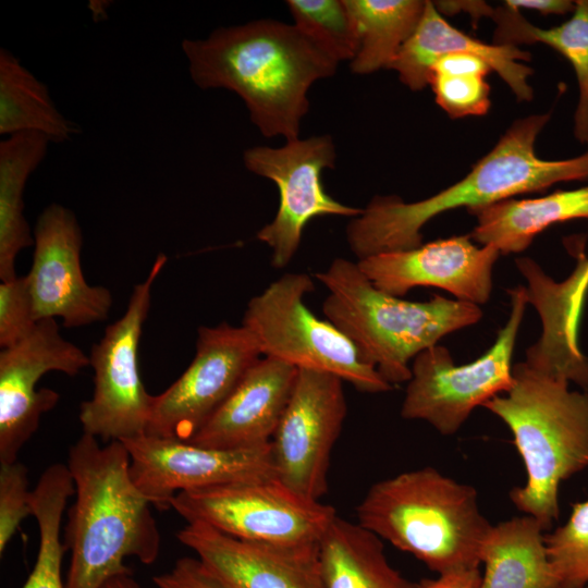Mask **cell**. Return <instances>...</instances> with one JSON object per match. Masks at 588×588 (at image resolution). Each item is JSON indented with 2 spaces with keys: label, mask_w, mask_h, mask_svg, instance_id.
Masks as SVG:
<instances>
[{
  "label": "cell",
  "mask_w": 588,
  "mask_h": 588,
  "mask_svg": "<svg viewBox=\"0 0 588 588\" xmlns=\"http://www.w3.org/2000/svg\"><path fill=\"white\" fill-rule=\"evenodd\" d=\"M182 50L198 87L234 91L265 137L286 142L298 138L310 86L339 64L294 24L273 20L220 27L183 40Z\"/></svg>",
  "instance_id": "1"
},
{
  "label": "cell",
  "mask_w": 588,
  "mask_h": 588,
  "mask_svg": "<svg viewBox=\"0 0 588 588\" xmlns=\"http://www.w3.org/2000/svg\"><path fill=\"white\" fill-rule=\"evenodd\" d=\"M550 113L517 119L495 146L457 183L415 203L397 196H376L346 228L358 260L422 244L421 228L436 216L460 207L474 208L541 192L549 186L588 177V150L565 160H544L535 151Z\"/></svg>",
  "instance_id": "2"
},
{
  "label": "cell",
  "mask_w": 588,
  "mask_h": 588,
  "mask_svg": "<svg viewBox=\"0 0 588 588\" xmlns=\"http://www.w3.org/2000/svg\"><path fill=\"white\" fill-rule=\"evenodd\" d=\"M68 467L75 487L64 543L71 552L66 588H101L132 571L126 558L146 565L159 556L161 535L151 503L131 475V456L122 441L105 445L84 433L70 448Z\"/></svg>",
  "instance_id": "3"
},
{
  "label": "cell",
  "mask_w": 588,
  "mask_h": 588,
  "mask_svg": "<svg viewBox=\"0 0 588 588\" xmlns=\"http://www.w3.org/2000/svg\"><path fill=\"white\" fill-rule=\"evenodd\" d=\"M356 515L360 526L413 554L438 575L479 567L492 527L473 486L429 466L373 483Z\"/></svg>",
  "instance_id": "4"
},
{
  "label": "cell",
  "mask_w": 588,
  "mask_h": 588,
  "mask_svg": "<svg viewBox=\"0 0 588 588\" xmlns=\"http://www.w3.org/2000/svg\"><path fill=\"white\" fill-rule=\"evenodd\" d=\"M513 433L527 480L510 499L548 530L560 515L563 480L588 467V392L572 391L568 381L513 365V385L486 402Z\"/></svg>",
  "instance_id": "5"
},
{
  "label": "cell",
  "mask_w": 588,
  "mask_h": 588,
  "mask_svg": "<svg viewBox=\"0 0 588 588\" xmlns=\"http://www.w3.org/2000/svg\"><path fill=\"white\" fill-rule=\"evenodd\" d=\"M329 291L322 311L392 387L408 382L409 360L443 336L477 323L479 305L434 295L403 301L377 289L357 262L335 258L316 274Z\"/></svg>",
  "instance_id": "6"
},
{
  "label": "cell",
  "mask_w": 588,
  "mask_h": 588,
  "mask_svg": "<svg viewBox=\"0 0 588 588\" xmlns=\"http://www.w3.org/2000/svg\"><path fill=\"white\" fill-rule=\"evenodd\" d=\"M314 290L307 273H285L249 299L242 326L260 353L297 369L333 373L362 392L392 390L343 332L308 309L305 296Z\"/></svg>",
  "instance_id": "7"
},
{
  "label": "cell",
  "mask_w": 588,
  "mask_h": 588,
  "mask_svg": "<svg viewBox=\"0 0 588 588\" xmlns=\"http://www.w3.org/2000/svg\"><path fill=\"white\" fill-rule=\"evenodd\" d=\"M509 294V319L479 358L455 365L449 350L437 344L413 359L401 407L403 418L425 420L441 434L453 436L477 406L511 389L512 357L528 301L525 286Z\"/></svg>",
  "instance_id": "8"
},
{
  "label": "cell",
  "mask_w": 588,
  "mask_h": 588,
  "mask_svg": "<svg viewBox=\"0 0 588 588\" xmlns=\"http://www.w3.org/2000/svg\"><path fill=\"white\" fill-rule=\"evenodd\" d=\"M187 523H203L234 538L280 546L320 542L334 507L306 499L277 478L176 493L170 501Z\"/></svg>",
  "instance_id": "9"
},
{
  "label": "cell",
  "mask_w": 588,
  "mask_h": 588,
  "mask_svg": "<svg viewBox=\"0 0 588 588\" xmlns=\"http://www.w3.org/2000/svg\"><path fill=\"white\" fill-rule=\"evenodd\" d=\"M166 262L167 256L158 255L146 279L134 285L124 315L90 348L94 392L81 404L78 417L83 432L98 440L125 441L146 433L154 395L139 376L138 346L152 285Z\"/></svg>",
  "instance_id": "10"
},
{
  "label": "cell",
  "mask_w": 588,
  "mask_h": 588,
  "mask_svg": "<svg viewBox=\"0 0 588 588\" xmlns=\"http://www.w3.org/2000/svg\"><path fill=\"white\" fill-rule=\"evenodd\" d=\"M335 147L329 135L287 142L280 148L257 146L244 152L248 171L273 181L279 189L274 219L257 238L271 248V265L282 269L295 256L306 224L315 217H357L363 209L333 199L322 185L326 168H334Z\"/></svg>",
  "instance_id": "11"
},
{
  "label": "cell",
  "mask_w": 588,
  "mask_h": 588,
  "mask_svg": "<svg viewBox=\"0 0 588 588\" xmlns=\"http://www.w3.org/2000/svg\"><path fill=\"white\" fill-rule=\"evenodd\" d=\"M343 382L330 372L298 369L270 441L275 478L309 500L320 501L328 491L331 453L347 412Z\"/></svg>",
  "instance_id": "12"
},
{
  "label": "cell",
  "mask_w": 588,
  "mask_h": 588,
  "mask_svg": "<svg viewBox=\"0 0 588 588\" xmlns=\"http://www.w3.org/2000/svg\"><path fill=\"white\" fill-rule=\"evenodd\" d=\"M252 334L222 322L200 327L187 369L152 396L147 434L187 441L223 404L249 367L260 358Z\"/></svg>",
  "instance_id": "13"
},
{
  "label": "cell",
  "mask_w": 588,
  "mask_h": 588,
  "mask_svg": "<svg viewBox=\"0 0 588 588\" xmlns=\"http://www.w3.org/2000/svg\"><path fill=\"white\" fill-rule=\"evenodd\" d=\"M122 442L136 487L160 511L182 491L275 478L270 443L221 450L147 433Z\"/></svg>",
  "instance_id": "14"
},
{
  "label": "cell",
  "mask_w": 588,
  "mask_h": 588,
  "mask_svg": "<svg viewBox=\"0 0 588 588\" xmlns=\"http://www.w3.org/2000/svg\"><path fill=\"white\" fill-rule=\"evenodd\" d=\"M88 356L62 338L57 320L38 321L34 330L0 353V464L17 461L39 426L40 417L59 401V393L36 383L47 372L77 375Z\"/></svg>",
  "instance_id": "15"
},
{
  "label": "cell",
  "mask_w": 588,
  "mask_h": 588,
  "mask_svg": "<svg viewBox=\"0 0 588 588\" xmlns=\"http://www.w3.org/2000/svg\"><path fill=\"white\" fill-rule=\"evenodd\" d=\"M34 255L26 274L37 321L61 318L65 328L107 319L112 295L89 285L81 267L83 234L76 216L60 204L47 206L34 229Z\"/></svg>",
  "instance_id": "16"
},
{
  "label": "cell",
  "mask_w": 588,
  "mask_h": 588,
  "mask_svg": "<svg viewBox=\"0 0 588 588\" xmlns=\"http://www.w3.org/2000/svg\"><path fill=\"white\" fill-rule=\"evenodd\" d=\"M499 256L495 247H478L469 235H462L376 254L357 265L377 289L396 297L416 286H433L480 305L490 298Z\"/></svg>",
  "instance_id": "17"
},
{
  "label": "cell",
  "mask_w": 588,
  "mask_h": 588,
  "mask_svg": "<svg viewBox=\"0 0 588 588\" xmlns=\"http://www.w3.org/2000/svg\"><path fill=\"white\" fill-rule=\"evenodd\" d=\"M181 543L234 588H324L319 543L280 546L245 541L203 523H187Z\"/></svg>",
  "instance_id": "18"
},
{
  "label": "cell",
  "mask_w": 588,
  "mask_h": 588,
  "mask_svg": "<svg viewBox=\"0 0 588 588\" xmlns=\"http://www.w3.org/2000/svg\"><path fill=\"white\" fill-rule=\"evenodd\" d=\"M527 282L526 295L537 310L542 332L526 351L525 363L534 370L573 381L588 392V357L578 346V328L588 292V258L561 282L547 275L528 257L515 260Z\"/></svg>",
  "instance_id": "19"
},
{
  "label": "cell",
  "mask_w": 588,
  "mask_h": 588,
  "mask_svg": "<svg viewBox=\"0 0 588 588\" xmlns=\"http://www.w3.org/2000/svg\"><path fill=\"white\" fill-rule=\"evenodd\" d=\"M298 369L278 358L257 359L223 404L187 441L232 450L270 443L293 392Z\"/></svg>",
  "instance_id": "20"
},
{
  "label": "cell",
  "mask_w": 588,
  "mask_h": 588,
  "mask_svg": "<svg viewBox=\"0 0 588 588\" xmlns=\"http://www.w3.org/2000/svg\"><path fill=\"white\" fill-rule=\"evenodd\" d=\"M467 51L478 54L509 85L519 101L532 99L528 77L532 70L522 61L530 53L517 46L486 44L449 24L432 1L427 0L422 16L389 69L397 72L401 82L413 91L429 85L430 70L442 56Z\"/></svg>",
  "instance_id": "21"
},
{
  "label": "cell",
  "mask_w": 588,
  "mask_h": 588,
  "mask_svg": "<svg viewBox=\"0 0 588 588\" xmlns=\"http://www.w3.org/2000/svg\"><path fill=\"white\" fill-rule=\"evenodd\" d=\"M467 211L477 220L468 234L471 241L493 246L500 254L522 253L548 226L588 219V186L538 198L504 199Z\"/></svg>",
  "instance_id": "22"
},
{
  "label": "cell",
  "mask_w": 588,
  "mask_h": 588,
  "mask_svg": "<svg viewBox=\"0 0 588 588\" xmlns=\"http://www.w3.org/2000/svg\"><path fill=\"white\" fill-rule=\"evenodd\" d=\"M544 530L526 514L492 525L481 549L479 588H563L548 556Z\"/></svg>",
  "instance_id": "23"
},
{
  "label": "cell",
  "mask_w": 588,
  "mask_h": 588,
  "mask_svg": "<svg viewBox=\"0 0 588 588\" xmlns=\"http://www.w3.org/2000/svg\"><path fill=\"white\" fill-rule=\"evenodd\" d=\"M324 588H417L388 561L381 539L335 516L319 542Z\"/></svg>",
  "instance_id": "24"
},
{
  "label": "cell",
  "mask_w": 588,
  "mask_h": 588,
  "mask_svg": "<svg viewBox=\"0 0 588 588\" xmlns=\"http://www.w3.org/2000/svg\"><path fill=\"white\" fill-rule=\"evenodd\" d=\"M51 142L36 133H20L0 143V279L16 275L15 259L34 245L24 216V191L30 174L47 155Z\"/></svg>",
  "instance_id": "25"
},
{
  "label": "cell",
  "mask_w": 588,
  "mask_h": 588,
  "mask_svg": "<svg viewBox=\"0 0 588 588\" xmlns=\"http://www.w3.org/2000/svg\"><path fill=\"white\" fill-rule=\"evenodd\" d=\"M79 132V126L56 107L47 85L1 48L0 134L36 133L51 143H63Z\"/></svg>",
  "instance_id": "26"
},
{
  "label": "cell",
  "mask_w": 588,
  "mask_h": 588,
  "mask_svg": "<svg viewBox=\"0 0 588 588\" xmlns=\"http://www.w3.org/2000/svg\"><path fill=\"white\" fill-rule=\"evenodd\" d=\"M572 16L552 28L530 24L520 11L501 7L492 11L497 23L494 44L517 46L541 42L563 54L572 64L579 87L574 114V135L588 145V0L575 1Z\"/></svg>",
  "instance_id": "27"
},
{
  "label": "cell",
  "mask_w": 588,
  "mask_h": 588,
  "mask_svg": "<svg viewBox=\"0 0 588 588\" xmlns=\"http://www.w3.org/2000/svg\"><path fill=\"white\" fill-rule=\"evenodd\" d=\"M356 27L358 50L351 61L355 74L391 65L416 29L426 5L420 0H344Z\"/></svg>",
  "instance_id": "28"
},
{
  "label": "cell",
  "mask_w": 588,
  "mask_h": 588,
  "mask_svg": "<svg viewBox=\"0 0 588 588\" xmlns=\"http://www.w3.org/2000/svg\"><path fill=\"white\" fill-rule=\"evenodd\" d=\"M294 25L338 63L352 61L358 36L344 0H289Z\"/></svg>",
  "instance_id": "29"
},
{
  "label": "cell",
  "mask_w": 588,
  "mask_h": 588,
  "mask_svg": "<svg viewBox=\"0 0 588 588\" xmlns=\"http://www.w3.org/2000/svg\"><path fill=\"white\" fill-rule=\"evenodd\" d=\"M549 560L563 588L588 583V499L572 505L567 522L544 536Z\"/></svg>",
  "instance_id": "30"
},
{
  "label": "cell",
  "mask_w": 588,
  "mask_h": 588,
  "mask_svg": "<svg viewBox=\"0 0 588 588\" xmlns=\"http://www.w3.org/2000/svg\"><path fill=\"white\" fill-rule=\"evenodd\" d=\"M429 85L436 102L452 119L483 115L490 108V86L478 74L431 73Z\"/></svg>",
  "instance_id": "31"
},
{
  "label": "cell",
  "mask_w": 588,
  "mask_h": 588,
  "mask_svg": "<svg viewBox=\"0 0 588 588\" xmlns=\"http://www.w3.org/2000/svg\"><path fill=\"white\" fill-rule=\"evenodd\" d=\"M34 304L26 275L0 284V346L10 347L36 327Z\"/></svg>",
  "instance_id": "32"
},
{
  "label": "cell",
  "mask_w": 588,
  "mask_h": 588,
  "mask_svg": "<svg viewBox=\"0 0 588 588\" xmlns=\"http://www.w3.org/2000/svg\"><path fill=\"white\" fill-rule=\"evenodd\" d=\"M29 498L26 466L19 461L0 464V554L21 522L32 515Z\"/></svg>",
  "instance_id": "33"
},
{
  "label": "cell",
  "mask_w": 588,
  "mask_h": 588,
  "mask_svg": "<svg viewBox=\"0 0 588 588\" xmlns=\"http://www.w3.org/2000/svg\"><path fill=\"white\" fill-rule=\"evenodd\" d=\"M157 588H234L211 573L197 558H181L152 578Z\"/></svg>",
  "instance_id": "34"
},
{
  "label": "cell",
  "mask_w": 588,
  "mask_h": 588,
  "mask_svg": "<svg viewBox=\"0 0 588 588\" xmlns=\"http://www.w3.org/2000/svg\"><path fill=\"white\" fill-rule=\"evenodd\" d=\"M491 71L492 69L487 61L478 54L467 51H457L440 57L433 63L430 74H478L487 76Z\"/></svg>",
  "instance_id": "35"
},
{
  "label": "cell",
  "mask_w": 588,
  "mask_h": 588,
  "mask_svg": "<svg viewBox=\"0 0 588 588\" xmlns=\"http://www.w3.org/2000/svg\"><path fill=\"white\" fill-rule=\"evenodd\" d=\"M482 574L479 567L462 568L439 574L433 579H422L417 588H479Z\"/></svg>",
  "instance_id": "36"
},
{
  "label": "cell",
  "mask_w": 588,
  "mask_h": 588,
  "mask_svg": "<svg viewBox=\"0 0 588 588\" xmlns=\"http://www.w3.org/2000/svg\"><path fill=\"white\" fill-rule=\"evenodd\" d=\"M504 7L517 11L520 9L535 10L544 15H563L574 11L575 2L568 0H506Z\"/></svg>",
  "instance_id": "37"
},
{
  "label": "cell",
  "mask_w": 588,
  "mask_h": 588,
  "mask_svg": "<svg viewBox=\"0 0 588 588\" xmlns=\"http://www.w3.org/2000/svg\"><path fill=\"white\" fill-rule=\"evenodd\" d=\"M101 588H143L132 573L121 574L109 579Z\"/></svg>",
  "instance_id": "38"
},
{
  "label": "cell",
  "mask_w": 588,
  "mask_h": 588,
  "mask_svg": "<svg viewBox=\"0 0 588 588\" xmlns=\"http://www.w3.org/2000/svg\"><path fill=\"white\" fill-rule=\"evenodd\" d=\"M22 588H66V587H65V583L62 580L27 577Z\"/></svg>",
  "instance_id": "39"
},
{
  "label": "cell",
  "mask_w": 588,
  "mask_h": 588,
  "mask_svg": "<svg viewBox=\"0 0 588 588\" xmlns=\"http://www.w3.org/2000/svg\"><path fill=\"white\" fill-rule=\"evenodd\" d=\"M584 588H588V587H584Z\"/></svg>",
  "instance_id": "40"
}]
</instances>
